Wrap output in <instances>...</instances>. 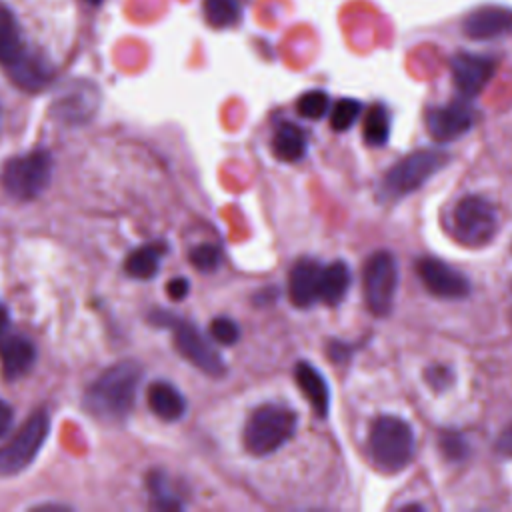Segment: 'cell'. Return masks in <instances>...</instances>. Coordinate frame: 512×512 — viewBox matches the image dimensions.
Here are the masks:
<instances>
[{
  "label": "cell",
  "instance_id": "6da1fadb",
  "mask_svg": "<svg viewBox=\"0 0 512 512\" xmlns=\"http://www.w3.org/2000/svg\"><path fill=\"white\" fill-rule=\"evenodd\" d=\"M142 368L134 360H122L102 372L86 392V408L102 420H122L132 410Z\"/></svg>",
  "mask_w": 512,
  "mask_h": 512
},
{
  "label": "cell",
  "instance_id": "7a4b0ae2",
  "mask_svg": "<svg viewBox=\"0 0 512 512\" xmlns=\"http://www.w3.org/2000/svg\"><path fill=\"white\" fill-rule=\"evenodd\" d=\"M368 448L370 458L380 472H400L410 464L414 456V430L404 418L382 414L370 426Z\"/></svg>",
  "mask_w": 512,
  "mask_h": 512
},
{
  "label": "cell",
  "instance_id": "3957f363",
  "mask_svg": "<svg viewBox=\"0 0 512 512\" xmlns=\"http://www.w3.org/2000/svg\"><path fill=\"white\" fill-rule=\"evenodd\" d=\"M296 412L280 404L256 408L244 426V446L254 456H266L282 448L296 430Z\"/></svg>",
  "mask_w": 512,
  "mask_h": 512
},
{
  "label": "cell",
  "instance_id": "277c9868",
  "mask_svg": "<svg viewBox=\"0 0 512 512\" xmlns=\"http://www.w3.org/2000/svg\"><path fill=\"white\" fill-rule=\"evenodd\" d=\"M450 230L464 246L478 248L488 244L498 230V214L494 204L478 194L460 198L450 214Z\"/></svg>",
  "mask_w": 512,
  "mask_h": 512
},
{
  "label": "cell",
  "instance_id": "5b68a950",
  "mask_svg": "<svg viewBox=\"0 0 512 512\" xmlns=\"http://www.w3.org/2000/svg\"><path fill=\"white\" fill-rule=\"evenodd\" d=\"M52 156L48 150H32L10 158L0 174L4 190L18 200L40 196L52 178Z\"/></svg>",
  "mask_w": 512,
  "mask_h": 512
},
{
  "label": "cell",
  "instance_id": "8992f818",
  "mask_svg": "<svg viewBox=\"0 0 512 512\" xmlns=\"http://www.w3.org/2000/svg\"><path fill=\"white\" fill-rule=\"evenodd\" d=\"M450 156L438 148H422L396 162L384 176V190L390 196H406L448 164Z\"/></svg>",
  "mask_w": 512,
  "mask_h": 512
},
{
  "label": "cell",
  "instance_id": "52a82bcc",
  "mask_svg": "<svg viewBox=\"0 0 512 512\" xmlns=\"http://www.w3.org/2000/svg\"><path fill=\"white\" fill-rule=\"evenodd\" d=\"M398 288V264L390 252H374L362 270V290L368 310L386 316L394 304Z\"/></svg>",
  "mask_w": 512,
  "mask_h": 512
},
{
  "label": "cell",
  "instance_id": "ba28073f",
  "mask_svg": "<svg viewBox=\"0 0 512 512\" xmlns=\"http://www.w3.org/2000/svg\"><path fill=\"white\" fill-rule=\"evenodd\" d=\"M50 430V416L46 408L36 410L26 424L18 430V434L0 448V474L12 476L22 472L40 452Z\"/></svg>",
  "mask_w": 512,
  "mask_h": 512
},
{
  "label": "cell",
  "instance_id": "9c48e42d",
  "mask_svg": "<svg viewBox=\"0 0 512 512\" xmlns=\"http://www.w3.org/2000/svg\"><path fill=\"white\" fill-rule=\"evenodd\" d=\"M174 344L178 352L194 364L198 370H202L208 376H222L226 372V364L220 358V354L212 348V344L196 330V326L188 322H176L174 324Z\"/></svg>",
  "mask_w": 512,
  "mask_h": 512
},
{
  "label": "cell",
  "instance_id": "30bf717a",
  "mask_svg": "<svg viewBox=\"0 0 512 512\" xmlns=\"http://www.w3.org/2000/svg\"><path fill=\"white\" fill-rule=\"evenodd\" d=\"M450 72L454 86L464 98L478 96L496 72V60L484 54L456 52L450 58Z\"/></svg>",
  "mask_w": 512,
  "mask_h": 512
},
{
  "label": "cell",
  "instance_id": "8fae6325",
  "mask_svg": "<svg viewBox=\"0 0 512 512\" xmlns=\"http://www.w3.org/2000/svg\"><path fill=\"white\" fill-rule=\"evenodd\" d=\"M474 122L472 106L458 98L444 106L430 108L426 114V128L436 142H450L470 130Z\"/></svg>",
  "mask_w": 512,
  "mask_h": 512
},
{
  "label": "cell",
  "instance_id": "7c38bea8",
  "mask_svg": "<svg viewBox=\"0 0 512 512\" xmlns=\"http://www.w3.org/2000/svg\"><path fill=\"white\" fill-rule=\"evenodd\" d=\"M416 272L426 286V290L438 298H464L470 290L466 276L456 272L446 262L426 256L416 262Z\"/></svg>",
  "mask_w": 512,
  "mask_h": 512
},
{
  "label": "cell",
  "instance_id": "4fadbf2b",
  "mask_svg": "<svg viewBox=\"0 0 512 512\" xmlns=\"http://www.w3.org/2000/svg\"><path fill=\"white\" fill-rule=\"evenodd\" d=\"M462 30L468 38L490 40L512 32V10L504 6H482L466 14Z\"/></svg>",
  "mask_w": 512,
  "mask_h": 512
},
{
  "label": "cell",
  "instance_id": "5bb4252c",
  "mask_svg": "<svg viewBox=\"0 0 512 512\" xmlns=\"http://www.w3.org/2000/svg\"><path fill=\"white\" fill-rule=\"evenodd\" d=\"M320 276L322 266L312 258L298 260L288 276V294L294 306L308 308L320 300Z\"/></svg>",
  "mask_w": 512,
  "mask_h": 512
},
{
  "label": "cell",
  "instance_id": "9a60e30c",
  "mask_svg": "<svg viewBox=\"0 0 512 512\" xmlns=\"http://www.w3.org/2000/svg\"><path fill=\"white\" fill-rule=\"evenodd\" d=\"M36 360L34 344L24 336H8L0 342V364L2 374L8 380L24 376Z\"/></svg>",
  "mask_w": 512,
  "mask_h": 512
},
{
  "label": "cell",
  "instance_id": "2e32d148",
  "mask_svg": "<svg viewBox=\"0 0 512 512\" xmlns=\"http://www.w3.org/2000/svg\"><path fill=\"white\" fill-rule=\"evenodd\" d=\"M294 378L298 382L300 392L306 396L314 412L324 418L330 408V390L326 378L312 366L310 362H298L294 368Z\"/></svg>",
  "mask_w": 512,
  "mask_h": 512
},
{
  "label": "cell",
  "instance_id": "e0dca14e",
  "mask_svg": "<svg viewBox=\"0 0 512 512\" xmlns=\"http://www.w3.org/2000/svg\"><path fill=\"white\" fill-rule=\"evenodd\" d=\"M12 80L24 90H40L48 84L52 72L50 66L38 56L24 50V54L8 66Z\"/></svg>",
  "mask_w": 512,
  "mask_h": 512
},
{
  "label": "cell",
  "instance_id": "ac0fdd59",
  "mask_svg": "<svg viewBox=\"0 0 512 512\" xmlns=\"http://www.w3.org/2000/svg\"><path fill=\"white\" fill-rule=\"evenodd\" d=\"M148 406L160 418L174 422L186 412L184 396L168 382H154L148 388Z\"/></svg>",
  "mask_w": 512,
  "mask_h": 512
},
{
  "label": "cell",
  "instance_id": "d6986e66",
  "mask_svg": "<svg viewBox=\"0 0 512 512\" xmlns=\"http://www.w3.org/2000/svg\"><path fill=\"white\" fill-rule=\"evenodd\" d=\"M350 288V268L346 262L336 260L322 266L320 276V300L328 306H336Z\"/></svg>",
  "mask_w": 512,
  "mask_h": 512
},
{
  "label": "cell",
  "instance_id": "ffe728a7",
  "mask_svg": "<svg viewBox=\"0 0 512 512\" xmlns=\"http://www.w3.org/2000/svg\"><path fill=\"white\" fill-rule=\"evenodd\" d=\"M274 156L284 162H296L306 154V134L300 126L284 122L276 128L272 138Z\"/></svg>",
  "mask_w": 512,
  "mask_h": 512
},
{
  "label": "cell",
  "instance_id": "44dd1931",
  "mask_svg": "<svg viewBox=\"0 0 512 512\" xmlns=\"http://www.w3.org/2000/svg\"><path fill=\"white\" fill-rule=\"evenodd\" d=\"M164 252H166V246L162 244H146L136 248L134 252H130V256L124 262L126 274L138 280H148L156 276Z\"/></svg>",
  "mask_w": 512,
  "mask_h": 512
},
{
  "label": "cell",
  "instance_id": "7402d4cb",
  "mask_svg": "<svg viewBox=\"0 0 512 512\" xmlns=\"http://www.w3.org/2000/svg\"><path fill=\"white\" fill-rule=\"evenodd\" d=\"M18 22L8 8H0V64L10 66L24 54Z\"/></svg>",
  "mask_w": 512,
  "mask_h": 512
},
{
  "label": "cell",
  "instance_id": "603a6c76",
  "mask_svg": "<svg viewBox=\"0 0 512 512\" xmlns=\"http://www.w3.org/2000/svg\"><path fill=\"white\" fill-rule=\"evenodd\" d=\"M362 136L370 146H384L390 136V114L384 104H372L366 112Z\"/></svg>",
  "mask_w": 512,
  "mask_h": 512
},
{
  "label": "cell",
  "instance_id": "cb8c5ba5",
  "mask_svg": "<svg viewBox=\"0 0 512 512\" xmlns=\"http://www.w3.org/2000/svg\"><path fill=\"white\" fill-rule=\"evenodd\" d=\"M80 102H90V104H96V98H92L88 94V90L84 88L82 92H68L60 98V102L56 104V116L66 120V122H84L88 120V116L92 114V108L88 106H80Z\"/></svg>",
  "mask_w": 512,
  "mask_h": 512
},
{
  "label": "cell",
  "instance_id": "d4e9b609",
  "mask_svg": "<svg viewBox=\"0 0 512 512\" xmlns=\"http://www.w3.org/2000/svg\"><path fill=\"white\" fill-rule=\"evenodd\" d=\"M202 12L210 26L228 28L240 18V4L238 0H204Z\"/></svg>",
  "mask_w": 512,
  "mask_h": 512
},
{
  "label": "cell",
  "instance_id": "484cf974",
  "mask_svg": "<svg viewBox=\"0 0 512 512\" xmlns=\"http://www.w3.org/2000/svg\"><path fill=\"white\" fill-rule=\"evenodd\" d=\"M362 112V104L354 98H340L332 112H330V126L336 130V132H344L348 130L360 116Z\"/></svg>",
  "mask_w": 512,
  "mask_h": 512
},
{
  "label": "cell",
  "instance_id": "4316f807",
  "mask_svg": "<svg viewBox=\"0 0 512 512\" xmlns=\"http://www.w3.org/2000/svg\"><path fill=\"white\" fill-rule=\"evenodd\" d=\"M328 106H330V98L324 90H308L296 102L298 114L308 120L322 118L328 112Z\"/></svg>",
  "mask_w": 512,
  "mask_h": 512
},
{
  "label": "cell",
  "instance_id": "83f0119b",
  "mask_svg": "<svg viewBox=\"0 0 512 512\" xmlns=\"http://www.w3.org/2000/svg\"><path fill=\"white\" fill-rule=\"evenodd\" d=\"M222 252L214 244H200L190 250V264L202 272H212L220 266Z\"/></svg>",
  "mask_w": 512,
  "mask_h": 512
},
{
  "label": "cell",
  "instance_id": "f1b7e54d",
  "mask_svg": "<svg viewBox=\"0 0 512 512\" xmlns=\"http://www.w3.org/2000/svg\"><path fill=\"white\" fill-rule=\"evenodd\" d=\"M148 488H150V494L154 498V504L158 508H180V500H176V496H172L170 488H168V482L166 478L160 474V472H152L150 478H148Z\"/></svg>",
  "mask_w": 512,
  "mask_h": 512
},
{
  "label": "cell",
  "instance_id": "f546056e",
  "mask_svg": "<svg viewBox=\"0 0 512 512\" xmlns=\"http://www.w3.org/2000/svg\"><path fill=\"white\" fill-rule=\"evenodd\" d=\"M210 336L212 340H216L218 344H224V346H230V344H236L238 338H240V328L234 320L230 318H216L212 320L210 324Z\"/></svg>",
  "mask_w": 512,
  "mask_h": 512
},
{
  "label": "cell",
  "instance_id": "4dcf8cb0",
  "mask_svg": "<svg viewBox=\"0 0 512 512\" xmlns=\"http://www.w3.org/2000/svg\"><path fill=\"white\" fill-rule=\"evenodd\" d=\"M442 450L450 458H460L464 454V440L460 436H456V434H444Z\"/></svg>",
  "mask_w": 512,
  "mask_h": 512
},
{
  "label": "cell",
  "instance_id": "1f68e13d",
  "mask_svg": "<svg viewBox=\"0 0 512 512\" xmlns=\"http://www.w3.org/2000/svg\"><path fill=\"white\" fill-rule=\"evenodd\" d=\"M166 294H168L172 300H182V298L188 294V280H186V278H172V280L166 284Z\"/></svg>",
  "mask_w": 512,
  "mask_h": 512
},
{
  "label": "cell",
  "instance_id": "d6a6232c",
  "mask_svg": "<svg viewBox=\"0 0 512 512\" xmlns=\"http://www.w3.org/2000/svg\"><path fill=\"white\" fill-rule=\"evenodd\" d=\"M426 376H428L430 386H434V388H438V386H446V384H448V370H446V368H442V366H434V368H430Z\"/></svg>",
  "mask_w": 512,
  "mask_h": 512
},
{
  "label": "cell",
  "instance_id": "836d02e7",
  "mask_svg": "<svg viewBox=\"0 0 512 512\" xmlns=\"http://www.w3.org/2000/svg\"><path fill=\"white\" fill-rule=\"evenodd\" d=\"M12 416H14L12 408H10L6 402H2V400H0V438H2V436H6V434L10 432Z\"/></svg>",
  "mask_w": 512,
  "mask_h": 512
},
{
  "label": "cell",
  "instance_id": "e575fe53",
  "mask_svg": "<svg viewBox=\"0 0 512 512\" xmlns=\"http://www.w3.org/2000/svg\"><path fill=\"white\" fill-rule=\"evenodd\" d=\"M496 448H498L502 454L512 456V426H508V428L500 434V438H498V442H496Z\"/></svg>",
  "mask_w": 512,
  "mask_h": 512
},
{
  "label": "cell",
  "instance_id": "d590c367",
  "mask_svg": "<svg viewBox=\"0 0 512 512\" xmlns=\"http://www.w3.org/2000/svg\"><path fill=\"white\" fill-rule=\"evenodd\" d=\"M8 328V310L0 304V336L6 332Z\"/></svg>",
  "mask_w": 512,
  "mask_h": 512
},
{
  "label": "cell",
  "instance_id": "8d00e7d4",
  "mask_svg": "<svg viewBox=\"0 0 512 512\" xmlns=\"http://www.w3.org/2000/svg\"><path fill=\"white\" fill-rule=\"evenodd\" d=\"M88 2H92V4H98V2H102V0H88Z\"/></svg>",
  "mask_w": 512,
  "mask_h": 512
},
{
  "label": "cell",
  "instance_id": "74e56055",
  "mask_svg": "<svg viewBox=\"0 0 512 512\" xmlns=\"http://www.w3.org/2000/svg\"><path fill=\"white\" fill-rule=\"evenodd\" d=\"M0 126H2V112H0Z\"/></svg>",
  "mask_w": 512,
  "mask_h": 512
}]
</instances>
